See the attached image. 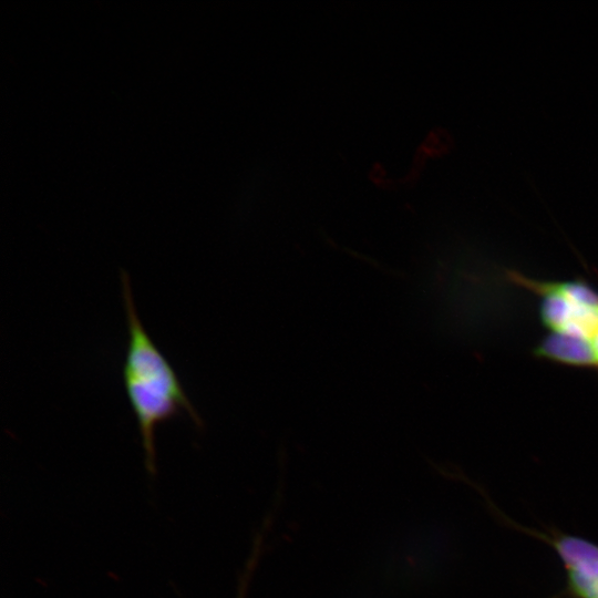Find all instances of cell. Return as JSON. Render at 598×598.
<instances>
[{
	"label": "cell",
	"instance_id": "obj_1",
	"mask_svg": "<svg viewBox=\"0 0 598 598\" xmlns=\"http://www.w3.org/2000/svg\"><path fill=\"white\" fill-rule=\"evenodd\" d=\"M121 288L127 327V344L122 369L126 398L136 419L147 471H156L157 427L186 415L197 429L204 427L196 408L171 362L155 344L134 302L130 277L121 271Z\"/></svg>",
	"mask_w": 598,
	"mask_h": 598
},
{
	"label": "cell",
	"instance_id": "obj_3",
	"mask_svg": "<svg viewBox=\"0 0 598 598\" xmlns=\"http://www.w3.org/2000/svg\"><path fill=\"white\" fill-rule=\"evenodd\" d=\"M587 344L590 348L591 353L594 355V363H595L594 368H598V327L595 329V331L588 339Z\"/></svg>",
	"mask_w": 598,
	"mask_h": 598
},
{
	"label": "cell",
	"instance_id": "obj_2",
	"mask_svg": "<svg viewBox=\"0 0 598 598\" xmlns=\"http://www.w3.org/2000/svg\"><path fill=\"white\" fill-rule=\"evenodd\" d=\"M567 570L570 591L577 598H598V546L575 536L554 542Z\"/></svg>",
	"mask_w": 598,
	"mask_h": 598
}]
</instances>
